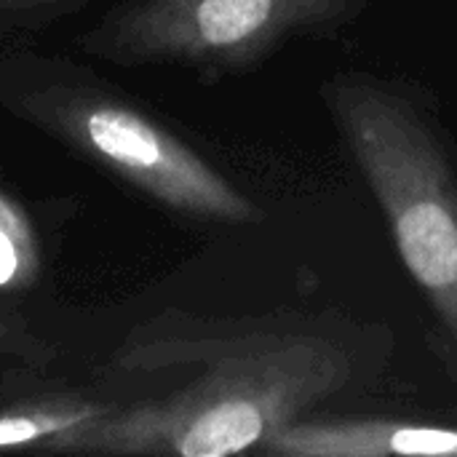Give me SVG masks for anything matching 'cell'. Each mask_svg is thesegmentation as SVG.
Segmentation results:
<instances>
[{
  "label": "cell",
  "instance_id": "3957f363",
  "mask_svg": "<svg viewBox=\"0 0 457 457\" xmlns=\"http://www.w3.org/2000/svg\"><path fill=\"white\" fill-rule=\"evenodd\" d=\"M359 0H129L83 46L123 64L244 67L295 35L345 21Z\"/></svg>",
  "mask_w": 457,
  "mask_h": 457
},
{
  "label": "cell",
  "instance_id": "8992f818",
  "mask_svg": "<svg viewBox=\"0 0 457 457\" xmlns=\"http://www.w3.org/2000/svg\"><path fill=\"white\" fill-rule=\"evenodd\" d=\"M104 410L83 399H43L5 407L0 410V450L35 447L48 453L54 442L94 423Z\"/></svg>",
  "mask_w": 457,
  "mask_h": 457
},
{
  "label": "cell",
  "instance_id": "277c9868",
  "mask_svg": "<svg viewBox=\"0 0 457 457\" xmlns=\"http://www.w3.org/2000/svg\"><path fill=\"white\" fill-rule=\"evenodd\" d=\"M43 118L80 153L163 206L217 222H252L257 206L137 107L99 91H70L43 107Z\"/></svg>",
  "mask_w": 457,
  "mask_h": 457
},
{
  "label": "cell",
  "instance_id": "52a82bcc",
  "mask_svg": "<svg viewBox=\"0 0 457 457\" xmlns=\"http://www.w3.org/2000/svg\"><path fill=\"white\" fill-rule=\"evenodd\" d=\"M40 276V244L27 212L0 190V292L29 289Z\"/></svg>",
  "mask_w": 457,
  "mask_h": 457
},
{
  "label": "cell",
  "instance_id": "5b68a950",
  "mask_svg": "<svg viewBox=\"0 0 457 457\" xmlns=\"http://www.w3.org/2000/svg\"><path fill=\"white\" fill-rule=\"evenodd\" d=\"M265 455L278 457H394L457 455V428L402 423V420H353L300 418L281 428Z\"/></svg>",
  "mask_w": 457,
  "mask_h": 457
},
{
  "label": "cell",
  "instance_id": "6da1fadb",
  "mask_svg": "<svg viewBox=\"0 0 457 457\" xmlns=\"http://www.w3.org/2000/svg\"><path fill=\"white\" fill-rule=\"evenodd\" d=\"M351 329L329 316L228 321L158 313L126 337L112 367L123 375H193L163 396L107 407L48 453L265 455L281 428L353 383L361 359Z\"/></svg>",
  "mask_w": 457,
  "mask_h": 457
},
{
  "label": "cell",
  "instance_id": "ba28073f",
  "mask_svg": "<svg viewBox=\"0 0 457 457\" xmlns=\"http://www.w3.org/2000/svg\"><path fill=\"white\" fill-rule=\"evenodd\" d=\"M46 3H54V0H0V5L5 8H27V5H46Z\"/></svg>",
  "mask_w": 457,
  "mask_h": 457
},
{
  "label": "cell",
  "instance_id": "7a4b0ae2",
  "mask_svg": "<svg viewBox=\"0 0 457 457\" xmlns=\"http://www.w3.org/2000/svg\"><path fill=\"white\" fill-rule=\"evenodd\" d=\"M327 102L402 262L457 348V169L450 153L415 102L388 83L337 78Z\"/></svg>",
  "mask_w": 457,
  "mask_h": 457
}]
</instances>
